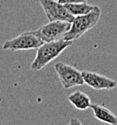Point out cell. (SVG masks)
Segmentation results:
<instances>
[{
  "instance_id": "obj_3",
  "label": "cell",
  "mask_w": 117,
  "mask_h": 125,
  "mask_svg": "<svg viewBox=\"0 0 117 125\" xmlns=\"http://www.w3.org/2000/svg\"><path fill=\"white\" fill-rule=\"evenodd\" d=\"M45 42L36 35L35 31H28L6 41L3 45V49L10 51L37 50Z\"/></svg>"
},
{
  "instance_id": "obj_7",
  "label": "cell",
  "mask_w": 117,
  "mask_h": 125,
  "mask_svg": "<svg viewBox=\"0 0 117 125\" xmlns=\"http://www.w3.org/2000/svg\"><path fill=\"white\" fill-rule=\"evenodd\" d=\"M85 84L95 90H111L117 86V82L99 73L84 71L82 72Z\"/></svg>"
},
{
  "instance_id": "obj_4",
  "label": "cell",
  "mask_w": 117,
  "mask_h": 125,
  "mask_svg": "<svg viewBox=\"0 0 117 125\" xmlns=\"http://www.w3.org/2000/svg\"><path fill=\"white\" fill-rule=\"evenodd\" d=\"M71 23L66 21H51L35 30V33L43 42H51L63 39L69 30Z\"/></svg>"
},
{
  "instance_id": "obj_1",
  "label": "cell",
  "mask_w": 117,
  "mask_h": 125,
  "mask_svg": "<svg viewBox=\"0 0 117 125\" xmlns=\"http://www.w3.org/2000/svg\"><path fill=\"white\" fill-rule=\"evenodd\" d=\"M72 40H67L64 39L45 42L36 50L35 58L30 65L31 70L34 72L41 71L51 61L58 57L65 50L72 45Z\"/></svg>"
},
{
  "instance_id": "obj_8",
  "label": "cell",
  "mask_w": 117,
  "mask_h": 125,
  "mask_svg": "<svg viewBox=\"0 0 117 125\" xmlns=\"http://www.w3.org/2000/svg\"><path fill=\"white\" fill-rule=\"evenodd\" d=\"M68 100L78 110H87L91 107V99L86 93L81 91H76L68 97Z\"/></svg>"
},
{
  "instance_id": "obj_6",
  "label": "cell",
  "mask_w": 117,
  "mask_h": 125,
  "mask_svg": "<svg viewBox=\"0 0 117 125\" xmlns=\"http://www.w3.org/2000/svg\"><path fill=\"white\" fill-rule=\"evenodd\" d=\"M49 22L51 21H66L72 23L75 16L71 14L64 4L55 0H39Z\"/></svg>"
},
{
  "instance_id": "obj_2",
  "label": "cell",
  "mask_w": 117,
  "mask_h": 125,
  "mask_svg": "<svg viewBox=\"0 0 117 125\" xmlns=\"http://www.w3.org/2000/svg\"><path fill=\"white\" fill-rule=\"evenodd\" d=\"M101 15V9L95 5L93 10L83 15H79L74 18L71 23L69 30L65 34L63 39L67 40H75L83 35L91 29H93L99 22Z\"/></svg>"
},
{
  "instance_id": "obj_10",
  "label": "cell",
  "mask_w": 117,
  "mask_h": 125,
  "mask_svg": "<svg viewBox=\"0 0 117 125\" xmlns=\"http://www.w3.org/2000/svg\"><path fill=\"white\" fill-rule=\"evenodd\" d=\"M67 9L71 14L73 16H79L89 13L93 10L95 5H91L87 3H67L64 4Z\"/></svg>"
},
{
  "instance_id": "obj_9",
  "label": "cell",
  "mask_w": 117,
  "mask_h": 125,
  "mask_svg": "<svg viewBox=\"0 0 117 125\" xmlns=\"http://www.w3.org/2000/svg\"><path fill=\"white\" fill-rule=\"evenodd\" d=\"M91 108L94 112V117L98 120L111 125L117 124V117L108 108L97 104H92Z\"/></svg>"
},
{
  "instance_id": "obj_5",
  "label": "cell",
  "mask_w": 117,
  "mask_h": 125,
  "mask_svg": "<svg viewBox=\"0 0 117 125\" xmlns=\"http://www.w3.org/2000/svg\"><path fill=\"white\" fill-rule=\"evenodd\" d=\"M55 71L59 77L61 83L65 89L85 84L82 72L76 67L63 62H57L55 65Z\"/></svg>"
},
{
  "instance_id": "obj_11",
  "label": "cell",
  "mask_w": 117,
  "mask_h": 125,
  "mask_svg": "<svg viewBox=\"0 0 117 125\" xmlns=\"http://www.w3.org/2000/svg\"><path fill=\"white\" fill-rule=\"evenodd\" d=\"M88 0H58L59 3L62 4L67 3H87Z\"/></svg>"
},
{
  "instance_id": "obj_12",
  "label": "cell",
  "mask_w": 117,
  "mask_h": 125,
  "mask_svg": "<svg viewBox=\"0 0 117 125\" xmlns=\"http://www.w3.org/2000/svg\"><path fill=\"white\" fill-rule=\"evenodd\" d=\"M70 124H81V122L78 120H77L76 118H72V120L70 121V123H69Z\"/></svg>"
}]
</instances>
